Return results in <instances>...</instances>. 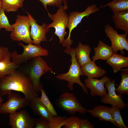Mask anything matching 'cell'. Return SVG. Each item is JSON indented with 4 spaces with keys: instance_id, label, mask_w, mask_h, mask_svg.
Masks as SVG:
<instances>
[{
    "instance_id": "26",
    "label": "cell",
    "mask_w": 128,
    "mask_h": 128,
    "mask_svg": "<svg viewBox=\"0 0 128 128\" xmlns=\"http://www.w3.org/2000/svg\"><path fill=\"white\" fill-rule=\"evenodd\" d=\"M112 114L114 119L119 128H128L124 124L121 113V110L116 106H112L110 107Z\"/></svg>"
},
{
    "instance_id": "24",
    "label": "cell",
    "mask_w": 128,
    "mask_h": 128,
    "mask_svg": "<svg viewBox=\"0 0 128 128\" xmlns=\"http://www.w3.org/2000/svg\"><path fill=\"white\" fill-rule=\"evenodd\" d=\"M121 73L122 78L120 83L115 89V91L118 95H128V68L122 70Z\"/></svg>"
},
{
    "instance_id": "17",
    "label": "cell",
    "mask_w": 128,
    "mask_h": 128,
    "mask_svg": "<svg viewBox=\"0 0 128 128\" xmlns=\"http://www.w3.org/2000/svg\"><path fill=\"white\" fill-rule=\"evenodd\" d=\"M83 74L87 78H97L106 74V71L97 66L95 62L90 61L81 67Z\"/></svg>"
},
{
    "instance_id": "25",
    "label": "cell",
    "mask_w": 128,
    "mask_h": 128,
    "mask_svg": "<svg viewBox=\"0 0 128 128\" xmlns=\"http://www.w3.org/2000/svg\"><path fill=\"white\" fill-rule=\"evenodd\" d=\"M24 0H3L2 8L7 12H16L23 6Z\"/></svg>"
},
{
    "instance_id": "34",
    "label": "cell",
    "mask_w": 128,
    "mask_h": 128,
    "mask_svg": "<svg viewBox=\"0 0 128 128\" xmlns=\"http://www.w3.org/2000/svg\"><path fill=\"white\" fill-rule=\"evenodd\" d=\"M9 52L8 48L0 46V62L5 58Z\"/></svg>"
},
{
    "instance_id": "6",
    "label": "cell",
    "mask_w": 128,
    "mask_h": 128,
    "mask_svg": "<svg viewBox=\"0 0 128 128\" xmlns=\"http://www.w3.org/2000/svg\"><path fill=\"white\" fill-rule=\"evenodd\" d=\"M14 24L10 34L11 39L13 41H22L28 44H33L30 35L31 26L29 15L27 16L18 15Z\"/></svg>"
},
{
    "instance_id": "13",
    "label": "cell",
    "mask_w": 128,
    "mask_h": 128,
    "mask_svg": "<svg viewBox=\"0 0 128 128\" xmlns=\"http://www.w3.org/2000/svg\"><path fill=\"white\" fill-rule=\"evenodd\" d=\"M103 78L98 79L94 78H87L84 81L86 86L91 91V94L93 97L96 95L103 97L107 95V89L104 87V84L111 79L106 76H104Z\"/></svg>"
},
{
    "instance_id": "4",
    "label": "cell",
    "mask_w": 128,
    "mask_h": 128,
    "mask_svg": "<svg viewBox=\"0 0 128 128\" xmlns=\"http://www.w3.org/2000/svg\"><path fill=\"white\" fill-rule=\"evenodd\" d=\"M67 9L64 5H62L59 8L55 14H52L48 13L49 17L53 22L48 25L47 27L48 28L54 27L55 29L54 34L58 37L59 43L62 46L69 48L73 43L67 41L64 38L67 34L65 30L69 19V15L65 11Z\"/></svg>"
},
{
    "instance_id": "10",
    "label": "cell",
    "mask_w": 128,
    "mask_h": 128,
    "mask_svg": "<svg viewBox=\"0 0 128 128\" xmlns=\"http://www.w3.org/2000/svg\"><path fill=\"white\" fill-rule=\"evenodd\" d=\"M7 95V101L0 104V114H11L18 110L28 106L29 104L24 97L11 91Z\"/></svg>"
},
{
    "instance_id": "27",
    "label": "cell",
    "mask_w": 128,
    "mask_h": 128,
    "mask_svg": "<svg viewBox=\"0 0 128 128\" xmlns=\"http://www.w3.org/2000/svg\"><path fill=\"white\" fill-rule=\"evenodd\" d=\"M4 10L2 8L0 9V30L1 28L5 29L7 31H11L14 26V23L10 25L5 15Z\"/></svg>"
},
{
    "instance_id": "14",
    "label": "cell",
    "mask_w": 128,
    "mask_h": 128,
    "mask_svg": "<svg viewBox=\"0 0 128 128\" xmlns=\"http://www.w3.org/2000/svg\"><path fill=\"white\" fill-rule=\"evenodd\" d=\"M30 19V35L33 41V44L40 45L42 41H46V34L49 32L50 28L47 27L48 25L45 23L40 26L39 25L35 20L28 13Z\"/></svg>"
},
{
    "instance_id": "36",
    "label": "cell",
    "mask_w": 128,
    "mask_h": 128,
    "mask_svg": "<svg viewBox=\"0 0 128 128\" xmlns=\"http://www.w3.org/2000/svg\"><path fill=\"white\" fill-rule=\"evenodd\" d=\"M3 4V0H0V9L2 7Z\"/></svg>"
},
{
    "instance_id": "1",
    "label": "cell",
    "mask_w": 128,
    "mask_h": 128,
    "mask_svg": "<svg viewBox=\"0 0 128 128\" xmlns=\"http://www.w3.org/2000/svg\"><path fill=\"white\" fill-rule=\"evenodd\" d=\"M17 69L0 79V94L2 96L6 95L12 90L20 92L24 94L29 104L38 95L28 76Z\"/></svg>"
},
{
    "instance_id": "3",
    "label": "cell",
    "mask_w": 128,
    "mask_h": 128,
    "mask_svg": "<svg viewBox=\"0 0 128 128\" xmlns=\"http://www.w3.org/2000/svg\"><path fill=\"white\" fill-rule=\"evenodd\" d=\"M75 49L70 47L66 48L64 50V52L71 55V64L68 72L57 75L56 78L67 81L68 82V87L71 91L73 89V86L74 83L78 84L82 88L83 91L87 94L88 88L81 82L80 79V76H83V74L81 66L76 58Z\"/></svg>"
},
{
    "instance_id": "22",
    "label": "cell",
    "mask_w": 128,
    "mask_h": 128,
    "mask_svg": "<svg viewBox=\"0 0 128 128\" xmlns=\"http://www.w3.org/2000/svg\"><path fill=\"white\" fill-rule=\"evenodd\" d=\"M20 66L11 61L10 53L9 52L5 58L0 62V79L13 72Z\"/></svg>"
},
{
    "instance_id": "30",
    "label": "cell",
    "mask_w": 128,
    "mask_h": 128,
    "mask_svg": "<svg viewBox=\"0 0 128 128\" xmlns=\"http://www.w3.org/2000/svg\"><path fill=\"white\" fill-rule=\"evenodd\" d=\"M80 119L75 116L67 118L65 123L62 127L64 128H79Z\"/></svg>"
},
{
    "instance_id": "5",
    "label": "cell",
    "mask_w": 128,
    "mask_h": 128,
    "mask_svg": "<svg viewBox=\"0 0 128 128\" xmlns=\"http://www.w3.org/2000/svg\"><path fill=\"white\" fill-rule=\"evenodd\" d=\"M18 44L23 47V53L18 54L16 50L10 53L11 61L16 65H20L33 58L40 56H46L49 54L47 49L42 48L39 44L29 43L26 45L21 41Z\"/></svg>"
},
{
    "instance_id": "2",
    "label": "cell",
    "mask_w": 128,
    "mask_h": 128,
    "mask_svg": "<svg viewBox=\"0 0 128 128\" xmlns=\"http://www.w3.org/2000/svg\"><path fill=\"white\" fill-rule=\"evenodd\" d=\"M24 64L19 69L29 78L35 91L37 93L40 91L43 88L40 82L41 76L48 71L52 72V69L41 56L33 58Z\"/></svg>"
},
{
    "instance_id": "15",
    "label": "cell",
    "mask_w": 128,
    "mask_h": 128,
    "mask_svg": "<svg viewBox=\"0 0 128 128\" xmlns=\"http://www.w3.org/2000/svg\"><path fill=\"white\" fill-rule=\"evenodd\" d=\"M28 106L34 114L48 121L55 116L49 111L38 96L33 100Z\"/></svg>"
},
{
    "instance_id": "9",
    "label": "cell",
    "mask_w": 128,
    "mask_h": 128,
    "mask_svg": "<svg viewBox=\"0 0 128 128\" xmlns=\"http://www.w3.org/2000/svg\"><path fill=\"white\" fill-rule=\"evenodd\" d=\"M8 124L12 128H33L35 118L31 117L25 110L9 114Z\"/></svg>"
},
{
    "instance_id": "21",
    "label": "cell",
    "mask_w": 128,
    "mask_h": 128,
    "mask_svg": "<svg viewBox=\"0 0 128 128\" xmlns=\"http://www.w3.org/2000/svg\"><path fill=\"white\" fill-rule=\"evenodd\" d=\"M112 18L116 28L128 34V10L114 14Z\"/></svg>"
},
{
    "instance_id": "16",
    "label": "cell",
    "mask_w": 128,
    "mask_h": 128,
    "mask_svg": "<svg viewBox=\"0 0 128 128\" xmlns=\"http://www.w3.org/2000/svg\"><path fill=\"white\" fill-rule=\"evenodd\" d=\"M87 111L88 112L94 117L99 118L101 121L110 122L118 127L113 118L110 107L99 105L96 106L91 110Z\"/></svg>"
},
{
    "instance_id": "29",
    "label": "cell",
    "mask_w": 128,
    "mask_h": 128,
    "mask_svg": "<svg viewBox=\"0 0 128 128\" xmlns=\"http://www.w3.org/2000/svg\"><path fill=\"white\" fill-rule=\"evenodd\" d=\"M55 116L51 120L48 121L49 128H60L65 123L66 116Z\"/></svg>"
},
{
    "instance_id": "19",
    "label": "cell",
    "mask_w": 128,
    "mask_h": 128,
    "mask_svg": "<svg viewBox=\"0 0 128 128\" xmlns=\"http://www.w3.org/2000/svg\"><path fill=\"white\" fill-rule=\"evenodd\" d=\"M106 63L112 68L113 73H115L121 70L123 68L128 67V57L113 53L106 60Z\"/></svg>"
},
{
    "instance_id": "8",
    "label": "cell",
    "mask_w": 128,
    "mask_h": 128,
    "mask_svg": "<svg viewBox=\"0 0 128 128\" xmlns=\"http://www.w3.org/2000/svg\"><path fill=\"white\" fill-rule=\"evenodd\" d=\"M104 31L106 36L111 41V47L113 52L117 54V52L120 50L121 55L125 54L123 50L128 51V41L126 38L128 34L124 33L122 34H119L117 30L109 24L105 26Z\"/></svg>"
},
{
    "instance_id": "31",
    "label": "cell",
    "mask_w": 128,
    "mask_h": 128,
    "mask_svg": "<svg viewBox=\"0 0 128 128\" xmlns=\"http://www.w3.org/2000/svg\"><path fill=\"white\" fill-rule=\"evenodd\" d=\"M41 96L40 98L42 102L50 112L55 116H57L56 111L43 89L41 90Z\"/></svg>"
},
{
    "instance_id": "33",
    "label": "cell",
    "mask_w": 128,
    "mask_h": 128,
    "mask_svg": "<svg viewBox=\"0 0 128 128\" xmlns=\"http://www.w3.org/2000/svg\"><path fill=\"white\" fill-rule=\"evenodd\" d=\"M79 128H94L93 125L87 119H80Z\"/></svg>"
},
{
    "instance_id": "11",
    "label": "cell",
    "mask_w": 128,
    "mask_h": 128,
    "mask_svg": "<svg viewBox=\"0 0 128 128\" xmlns=\"http://www.w3.org/2000/svg\"><path fill=\"white\" fill-rule=\"evenodd\" d=\"M99 10V8L95 5L88 6L86 9L82 12L77 11H72L69 13L68 22L66 27L69 30V35L66 39L70 42H73L71 39V34L72 30L76 27L85 17H88L92 14L95 13Z\"/></svg>"
},
{
    "instance_id": "32",
    "label": "cell",
    "mask_w": 128,
    "mask_h": 128,
    "mask_svg": "<svg viewBox=\"0 0 128 128\" xmlns=\"http://www.w3.org/2000/svg\"><path fill=\"white\" fill-rule=\"evenodd\" d=\"M35 128H49L48 121L43 119L35 118Z\"/></svg>"
},
{
    "instance_id": "35",
    "label": "cell",
    "mask_w": 128,
    "mask_h": 128,
    "mask_svg": "<svg viewBox=\"0 0 128 128\" xmlns=\"http://www.w3.org/2000/svg\"><path fill=\"white\" fill-rule=\"evenodd\" d=\"M3 100L2 96L0 94V104L2 102Z\"/></svg>"
},
{
    "instance_id": "12",
    "label": "cell",
    "mask_w": 128,
    "mask_h": 128,
    "mask_svg": "<svg viewBox=\"0 0 128 128\" xmlns=\"http://www.w3.org/2000/svg\"><path fill=\"white\" fill-rule=\"evenodd\" d=\"M115 80L114 79L105 83L104 85L107 89L108 93L105 96L101 97V101L104 104L111 105L113 106L118 107L121 109L126 108L128 105L125 103L122 95L116 94L115 87Z\"/></svg>"
},
{
    "instance_id": "7",
    "label": "cell",
    "mask_w": 128,
    "mask_h": 128,
    "mask_svg": "<svg viewBox=\"0 0 128 128\" xmlns=\"http://www.w3.org/2000/svg\"><path fill=\"white\" fill-rule=\"evenodd\" d=\"M55 104L62 110L71 114H74L77 112L84 114L88 112L76 97L70 93L65 92L61 95L56 101Z\"/></svg>"
},
{
    "instance_id": "20",
    "label": "cell",
    "mask_w": 128,
    "mask_h": 128,
    "mask_svg": "<svg viewBox=\"0 0 128 128\" xmlns=\"http://www.w3.org/2000/svg\"><path fill=\"white\" fill-rule=\"evenodd\" d=\"M91 49L87 44L83 45L79 41L75 49V53L77 59L81 67L91 60L90 54Z\"/></svg>"
},
{
    "instance_id": "18",
    "label": "cell",
    "mask_w": 128,
    "mask_h": 128,
    "mask_svg": "<svg viewBox=\"0 0 128 128\" xmlns=\"http://www.w3.org/2000/svg\"><path fill=\"white\" fill-rule=\"evenodd\" d=\"M94 49L95 54L91 59L94 62L99 59L106 60L114 53L111 46L100 40L99 41L97 46Z\"/></svg>"
},
{
    "instance_id": "28",
    "label": "cell",
    "mask_w": 128,
    "mask_h": 128,
    "mask_svg": "<svg viewBox=\"0 0 128 128\" xmlns=\"http://www.w3.org/2000/svg\"><path fill=\"white\" fill-rule=\"evenodd\" d=\"M40 1L44 5L45 9L48 12L47 8V5L53 6L59 8L62 5L63 3L64 4V6L68 9V7L67 5V0H38Z\"/></svg>"
},
{
    "instance_id": "23",
    "label": "cell",
    "mask_w": 128,
    "mask_h": 128,
    "mask_svg": "<svg viewBox=\"0 0 128 128\" xmlns=\"http://www.w3.org/2000/svg\"><path fill=\"white\" fill-rule=\"evenodd\" d=\"M106 6L109 7L114 14L124 11L128 10V0H114L99 8Z\"/></svg>"
}]
</instances>
